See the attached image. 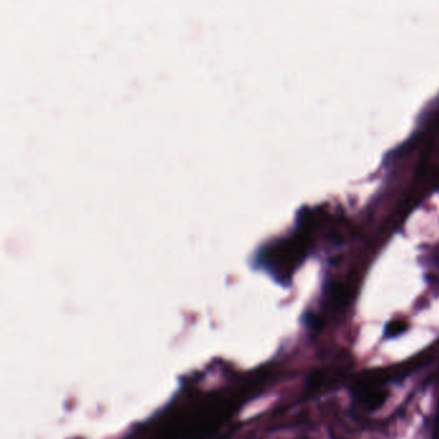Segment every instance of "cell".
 I'll use <instances>...</instances> for the list:
<instances>
[{
    "instance_id": "1",
    "label": "cell",
    "mask_w": 439,
    "mask_h": 439,
    "mask_svg": "<svg viewBox=\"0 0 439 439\" xmlns=\"http://www.w3.org/2000/svg\"><path fill=\"white\" fill-rule=\"evenodd\" d=\"M407 325L404 324V321H392L389 322L386 329V335L388 338H395L397 335H401L406 331Z\"/></svg>"
},
{
    "instance_id": "2",
    "label": "cell",
    "mask_w": 439,
    "mask_h": 439,
    "mask_svg": "<svg viewBox=\"0 0 439 439\" xmlns=\"http://www.w3.org/2000/svg\"><path fill=\"white\" fill-rule=\"evenodd\" d=\"M322 374L321 372H315L310 375L309 378V387L317 388L322 384Z\"/></svg>"
},
{
    "instance_id": "3",
    "label": "cell",
    "mask_w": 439,
    "mask_h": 439,
    "mask_svg": "<svg viewBox=\"0 0 439 439\" xmlns=\"http://www.w3.org/2000/svg\"><path fill=\"white\" fill-rule=\"evenodd\" d=\"M307 325L310 326L312 329H320L322 326V321L320 318H317L315 315H309L307 316Z\"/></svg>"
},
{
    "instance_id": "4",
    "label": "cell",
    "mask_w": 439,
    "mask_h": 439,
    "mask_svg": "<svg viewBox=\"0 0 439 439\" xmlns=\"http://www.w3.org/2000/svg\"><path fill=\"white\" fill-rule=\"evenodd\" d=\"M434 438L439 439V407L437 413V422H436V431H434Z\"/></svg>"
}]
</instances>
